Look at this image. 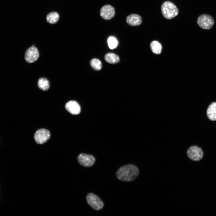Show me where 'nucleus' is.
Wrapping results in <instances>:
<instances>
[{
	"instance_id": "2eb2a0df",
	"label": "nucleus",
	"mask_w": 216,
	"mask_h": 216,
	"mask_svg": "<svg viewBox=\"0 0 216 216\" xmlns=\"http://www.w3.org/2000/svg\"><path fill=\"white\" fill-rule=\"evenodd\" d=\"M59 18L58 14L57 12L50 13L47 16L46 19L47 22L50 23L54 24L57 23Z\"/></svg>"
},
{
	"instance_id": "f3484780",
	"label": "nucleus",
	"mask_w": 216,
	"mask_h": 216,
	"mask_svg": "<svg viewBox=\"0 0 216 216\" xmlns=\"http://www.w3.org/2000/svg\"><path fill=\"white\" fill-rule=\"evenodd\" d=\"M90 66L94 70L99 71L102 68V64L99 59L94 58L92 59L90 62Z\"/></svg>"
},
{
	"instance_id": "9d476101",
	"label": "nucleus",
	"mask_w": 216,
	"mask_h": 216,
	"mask_svg": "<svg viewBox=\"0 0 216 216\" xmlns=\"http://www.w3.org/2000/svg\"><path fill=\"white\" fill-rule=\"evenodd\" d=\"M65 108L69 113L73 115H78L81 111L80 105L74 100H70L67 102L65 104Z\"/></svg>"
},
{
	"instance_id": "0eeeda50",
	"label": "nucleus",
	"mask_w": 216,
	"mask_h": 216,
	"mask_svg": "<svg viewBox=\"0 0 216 216\" xmlns=\"http://www.w3.org/2000/svg\"><path fill=\"white\" fill-rule=\"evenodd\" d=\"M50 131L47 129L41 128L35 132L34 138L36 142L40 144L46 142L50 138Z\"/></svg>"
},
{
	"instance_id": "f8f14e48",
	"label": "nucleus",
	"mask_w": 216,
	"mask_h": 216,
	"mask_svg": "<svg viewBox=\"0 0 216 216\" xmlns=\"http://www.w3.org/2000/svg\"><path fill=\"white\" fill-rule=\"evenodd\" d=\"M207 116L210 120H216V102H213L208 106L206 112Z\"/></svg>"
},
{
	"instance_id": "6e6552de",
	"label": "nucleus",
	"mask_w": 216,
	"mask_h": 216,
	"mask_svg": "<svg viewBox=\"0 0 216 216\" xmlns=\"http://www.w3.org/2000/svg\"><path fill=\"white\" fill-rule=\"evenodd\" d=\"M39 54L38 49L34 46H32L26 51L25 59L28 63H32L36 61L38 58Z\"/></svg>"
},
{
	"instance_id": "f257e3e1",
	"label": "nucleus",
	"mask_w": 216,
	"mask_h": 216,
	"mask_svg": "<svg viewBox=\"0 0 216 216\" xmlns=\"http://www.w3.org/2000/svg\"><path fill=\"white\" fill-rule=\"evenodd\" d=\"M139 174V170L136 166L128 164L120 167L116 172V176L120 181L129 182L134 180Z\"/></svg>"
},
{
	"instance_id": "20e7f679",
	"label": "nucleus",
	"mask_w": 216,
	"mask_h": 216,
	"mask_svg": "<svg viewBox=\"0 0 216 216\" xmlns=\"http://www.w3.org/2000/svg\"><path fill=\"white\" fill-rule=\"evenodd\" d=\"M197 22L199 26L201 28L205 30H208L213 27L214 23V20L211 15L203 14L198 17Z\"/></svg>"
},
{
	"instance_id": "4468645a",
	"label": "nucleus",
	"mask_w": 216,
	"mask_h": 216,
	"mask_svg": "<svg viewBox=\"0 0 216 216\" xmlns=\"http://www.w3.org/2000/svg\"><path fill=\"white\" fill-rule=\"evenodd\" d=\"M38 86L39 88L44 91L48 90L50 86V83L48 80L46 78H40L38 82Z\"/></svg>"
},
{
	"instance_id": "dca6fc26",
	"label": "nucleus",
	"mask_w": 216,
	"mask_h": 216,
	"mask_svg": "<svg viewBox=\"0 0 216 216\" xmlns=\"http://www.w3.org/2000/svg\"><path fill=\"white\" fill-rule=\"evenodd\" d=\"M150 47L152 51L154 53L159 54L161 52L162 49L161 45L157 41H152L150 44Z\"/></svg>"
},
{
	"instance_id": "39448f33",
	"label": "nucleus",
	"mask_w": 216,
	"mask_h": 216,
	"mask_svg": "<svg viewBox=\"0 0 216 216\" xmlns=\"http://www.w3.org/2000/svg\"><path fill=\"white\" fill-rule=\"evenodd\" d=\"M187 156L190 159L194 161H198L201 160L204 156L202 149L196 145L189 147L187 151Z\"/></svg>"
},
{
	"instance_id": "7ed1b4c3",
	"label": "nucleus",
	"mask_w": 216,
	"mask_h": 216,
	"mask_svg": "<svg viewBox=\"0 0 216 216\" xmlns=\"http://www.w3.org/2000/svg\"><path fill=\"white\" fill-rule=\"evenodd\" d=\"M86 200L88 204L94 210H101L104 207V204L102 200L93 193H89L87 194Z\"/></svg>"
},
{
	"instance_id": "423d86ee",
	"label": "nucleus",
	"mask_w": 216,
	"mask_h": 216,
	"mask_svg": "<svg viewBox=\"0 0 216 216\" xmlns=\"http://www.w3.org/2000/svg\"><path fill=\"white\" fill-rule=\"evenodd\" d=\"M77 160L78 163L82 166L89 167L95 163L96 159L93 155L85 153H81L78 156Z\"/></svg>"
},
{
	"instance_id": "a211bd4d",
	"label": "nucleus",
	"mask_w": 216,
	"mask_h": 216,
	"mask_svg": "<svg viewBox=\"0 0 216 216\" xmlns=\"http://www.w3.org/2000/svg\"><path fill=\"white\" fill-rule=\"evenodd\" d=\"M108 43L110 48L113 49L116 47L118 42L116 38L113 37H110L108 40Z\"/></svg>"
},
{
	"instance_id": "6ab92c4d",
	"label": "nucleus",
	"mask_w": 216,
	"mask_h": 216,
	"mask_svg": "<svg viewBox=\"0 0 216 216\" xmlns=\"http://www.w3.org/2000/svg\"><path fill=\"white\" fill-rule=\"evenodd\" d=\"M32 46H34V45H32Z\"/></svg>"
},
{
	"instance_id": "9b49d317",
	"label": "nucleus",
	"mask_w": 216,
	"mask_h": 216,
	"mask_svg": "<svg viewBox=\"0 0 216 216\" xmlns=\"http://www.w3.org/2000/svg\"><path fill=\"white\" fill-rule=\"evenodd\" d=\"M126 21L129 25L132 26H138L142 23V20L139 15L134 14H131L128 16Z\"/></svg>"
},
{
	"instance_id": "f03ea898",
	"label": "nucleus",
	"mask_w": 216,
	"mask_h": 216,
	"mask_svg": "<svg viewBox=\"0 0 216 216\" xmlns=\"http://www.w3.org/2000/svg\"><path fill=\"white\" fill-rule=\"evenodd\" d=\"M161 11L163 16L167 19H172L178 13V10L176 6L172 2L168 1L163 3Z\"/></svg>"
},
{
	"instance_id": "1a4fd4ad",
	"label": "nucleus",
	"mask_w": 216,
	"mask_h": 216,
	"mask_svg": "<svg viewBox=\"0 0 216 216\" xmlns=\"http://www.w3.org/2000/svg\"><path fill=\"white\" fill-rule=\"evenodd\" d=\"M115 11L114 7L110 4H106L102 6L100 10V15L104 20H109L114 16Z\"/></svg>"
},
{
	"instance_id": "ddd939ff",
	"label": "nucleus",
	"mask_w": 216,
	"mask_h": 216,
	"mask_svg": "<svg viewBox=\"0 0 216 216\" xmlns=\"http://www.w3.org/2000/svg\"><path fill=\"white\" fill-rule=\"evenodd\" d=\"M104 59L106 62L112 64L118 63L120 60L118 56L111 52H108L104 56Z\"/></svg>"
}]
</instances>
